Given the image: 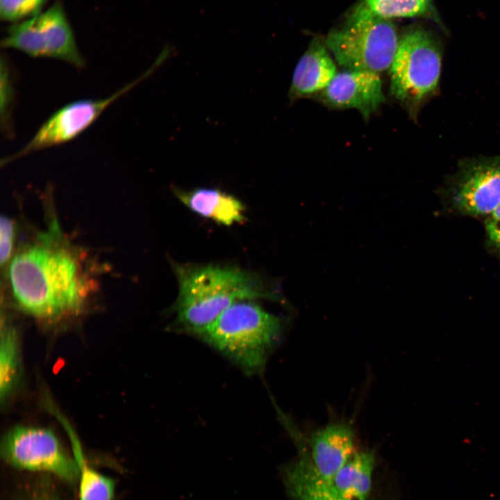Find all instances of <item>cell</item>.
I'll return each mask as SVG.
<instances>
[{"label": "cell", "instance_id": "1", "mask_svg": "<svg viewBox=\"0 0 500 500\" xmlns=\"http://www.w3.org/2000/svg\"><path fill=\"white\" fill-rule=\"evenodd\" d=\"M9 278L19 306L43 319L76 312L90 292L78 258L67 248L51 244L35 245L15 256Z\"/></svg>", "mask_w": 500, "mask_h": 500}, {"label": "cell", "instance_id": "2", "mask_svg": "<svg viewBox=\"0 0 500 500\" xmlns=\"http://www.w3.org/2000/svg\"><path fill=\"white\" fill-rule=\"evenodd\" d=\"M176 319L183 329L200 336L230 306L240 300L269 297L249 273L229 267H177Z\"/></svg>", "mask_w": 500, "mask_h": 500}, {"label": "cell", "instance_id": "3", "mask_svg": "<svg viewBox=\"0 0 500 500\" xmlns=\"http://www.w3.org/2000/svg\"><path fill=\"white\" fill-rule=\"evenodd\" d=\"M281 319L251 299L226 308L199 336L249 374L261 372L281 336Z\"/></svg>", "mask_w": 500, "mask_h": 500}, {"label": "cell", "instance_id": "4", "mask_svg": "<svg viewBox=\"0 0 500 500\" xmlns=\"http://www.w3.org/2000/svg\"><path fill=\"white\" fill-rule=\"evenodd\" d=\"M399 42L392 22L374 15L364 5L346 26L328 35L326 45L346 69L379 74L390 69Z\"/></svg>", "mask_w": 500, "mask_h": 500}, {"label": "cell", "instance_id": "5", "mask_svg": "<svg viewBox=\"0 0 500 500\" xmlns=\"http://www.w3.org/2000/svg\"><path fill=\"white\" fill-rule=\"evenodd\" d=\"M441 61L433 36L421 28L410 29L399 40L390 67L391 94L406 106H416L436 90Z\"/></svg>", "mask_w": 500, "mask_h": 500}, {"label": "cell", "instance_id": "6", "mask_svg": "<svg viewBox=\"0 0 500 500\" xmlns=\"http://www.w3.org/2000/svg\"><path fill=\"white\" fill-rule=\"evenodd\" d=\"M1 45L33 58L61 60L78 68L85 64L59 0L44 11L11 26Z\"/></svg>", "mask_w": 500, "mask_h": 500}, {"label": "cell", "instance_id": "7", "mask_svg": "<svg viewBox=\"0 0 500 500\" xmlns=\"http://www.w3.org/2000/svg\"><path fill=\"white\" fill-rule=\"evenodd\" d=\"M1 454L4 461L15 468L49 474L70 484L78 483L79 460L67 451L49 428H11L2 440Z\"/></svg>", "mask_w": 500, "mask_h": 500}, {"label": "cell", "instance_id": "8", "mask_svg": "<svg viewBox=\"0 0 500 500\" xmlns=\"http://www.w3.org/2000/svg\"><path fill=\"white\" fill-rule=\"evenodd\" d=\"M142 76L112 95L100 99H82L62 107L51 115L18 151L1 160V166L26 155L74 140L85 131L115 100L152 74L167 58L160 53Z\"/></svg>", "mask_w": 500, "mask_h": 500}, {"label": "cell", "instance_id": "9", "mask_svg": "<svg viewBox=\"0 0 500 500\" xmlns=\"http://www.w3.org/2000/svg\"><path fill=\"white\" fill-rule=\"evenodd\" d=\"M451 206L469 216L490 215L500 204V160L467 167L451 193Z\"/></svg>", "mask_w": 500, "mask_h": 500}, {"label": "cell", "instance_id": "10", "mask_svg": "<svg viewBox=\"0 0 500 500\" xmlns=\"http://www.w3.org/2000/svg\"><path fill=\"white\" fill-rule=\"evenodd\" d=\"M320 100L333 108H355L367 119L385 99L379 74L345 69L337 73L320 93Z\"/></svg>", "mask_w": 500, "mask_h": 500}, {"label": "cell", "instance_id": "11", "mask_svg": "<svg viewBox=\"0 0 500 500\" xmlns=\"http://www.w3.org/2000/svg\"><path fill=\"white\" fill-rule=\"evenodd\" d=\"M355 442V431L349 422H333L312 433L309 456L316 472L331 482L357 451Z\"/></svg>", "mask_w": 500, "mask_h": 500}, {"label": "cell", "instance_id": "12", "mask_svg": "<svg viewBox=\"0 0 500 500\" xmlns=\"http://www.w3.org/2000/svg\"><path fill=\"white\" fill-rule=\"evenodd\" d=\"M336 74L335 64L326 45L313 40L294 70L288 93L290 100L321 93Z\"/></svg>", "mask_w": 500, "mask_h": 500}, {"label": "cell", "instance_id": "13", "mask_svg": "<svg viewBox=\"0 0 500 500\" xmlns=\"http://www.w3.org/2000/svg\"><path fill=\"white\" fill-rule=\"evenodd\" d=\"M173 191L191 210L218 223L230 226L244 219V208L241 201L219 189L198 188L183 190L174 188Z\"/></svg>", "mask_w": 500, "mask_h": 500}, {"label": "cell", "instance_id": "14", "mask_svg": "<svg viewBox=\"0 0 500 500\" xmlns=\"http://www.w3.org/2000/svg\"><path fill=\"white\" fill-rule=\"evenodd\" d=\"M374 466L375 456L372 451H356L331 483L343 500H368Z\"/></svg>", "mask_w": 500, "mask_h": 500}, {"label": "cell", "instance_id": "15", "mask_svg": "<svg viewBox=\"0 0 500 500\" xmlns=\"http://www.w3.org/2000/svg\"><path fill=\"white\" fill-rule=\"evenodd\" d=\"M285 479L294 500H343L316 472L307 451H301L299 460L288 468Z\"/></svg>", "mask_w": 500, "mask_h": 500}, {"label": "cell", "instance_id": "16", "mask_svg": "<svg viewBox=\"0 0 500 500\" xmlns=\"http://www.w3.org/2000/svg\"><path fill=\"white\" fill-rule=\"evenodd\" d=\"M0 353V389L1 400L15 385L19 374V354L16 333L11 327H2Z\"/></svg>", "mask_w": 500, "mask_h": 500}, {"label": "cell", "instance_id": "17", "mask_svg": "<svg viewBox=\"0 0 500 500\" xmlns=\"http://www.w3.org/2000/svg\"><path fill=\"white\" fill-rule=\"evenodd\" d=\"M78 460L81 465L77 483L79 500H113L114 479L89 467L82 456Z\"/></svg>", "mask_w": 500, "mask_h": 500}, {"label": "cell", "instance_id": "18", "mask_svg": "<svg viewBox=\"0 0 500 500\" xmlns=\"http://www.w3.org/2000/svg\"><path fill=\"white\" fill-rule=\"evenodd\" d=\"M372 13L382 18L412 17L422 15L431 8V0H365Z\"/></svg>", "mask_w": 500, "mask_h": 500}, {"label": "cell", "instance_id": "19", "mask_svg": "<svg viewBox=\"0 0 500 500\" xmlns=\"http://www.w3.org/2000/svg\"><path fill=\"white\" fill-rule=\"evenodd\" d=\"M48 0H0L1 20L17 23L41 12Z\"/></svg>", "mask_w": 500, "mask_h": 500}, {"label": "cell", "instance_id": "20", "mask_svg": "<svg viewBox=\"0 0 500 500\" xmlns=\"http://www.w3.org/2000/svg\"><path fill=\"white\" fill-rule=\"evenodd\" d=\"M12 500H64L53 487L46 481L25 488Z\"/></svg>", "mask_w": 500, "mask_h": 500}, {"label": "cell", "instance_id": "21", "mask_svg": "<svg viewBox=\"0 0 500 500\" xmlns=\"http://www.w3.org/2000/svg\"><path fill=\"white\" fill-rule=\"evenodd\" d=\"M1 120L2 124H5L6 129H8V126L10 124V103L12 101V88L10 82L9 70L7 65V62L1 59Z\"/></svg>", "mask_w": 500, "mask_h": 500}, {"label": "cell", "instance_id": "22", "mask_svg": "<svg viewBox=\"0 0 500 500\" xmlns=\"http://www.w3.org/2000/svg\"><path fill=\"white\" fill-rule=\"evenodd\" d=\"M0 224V260L1 263L3 264L7 262L10 256L13 245L14 228L11 220L5 217H1Z\"/></svg>", "mask_w": 500, "mask_h": 500}, {"label": "cell", "instance_id": "23", "mask_svg": "<svg viewBox=\"0 0 500 500\" xmlns=\"http://www.w3.org/2000/svg\"><path fill=\"white\" fill-rule=\"evenodd\" d=\"M485 229L488 246L500 254V219L488 217L485 220Z\"/></svg>", "mask_w": 500, "mask_h": 500}, {"label": "cell", "instance_id": "24", "mask_svg": "<svg viewBox=\"0 0 500 500\" xmlns=\"http://www.w3.org/2000/svg\"><path fill=\"white\" fill-rule=\"evenodd\" d=\"M488 217L494 219H500V204Z\"/></svg>", "mask_w": 500, "mask_h": 500}]
</instances>
